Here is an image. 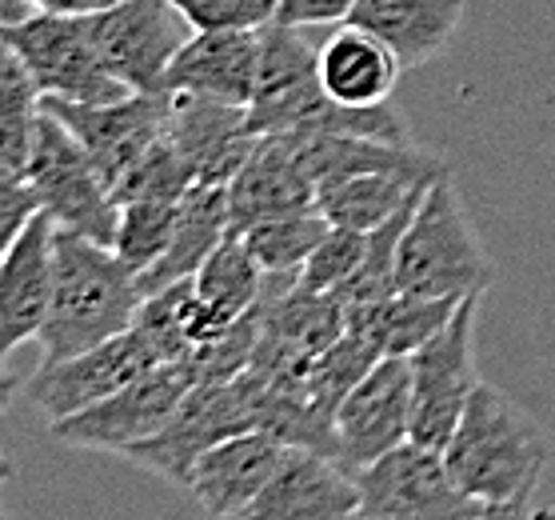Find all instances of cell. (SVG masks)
<instances>
[{"label":"cell","instance_id":"cell-1","mask_svg":"<svg viewBox=\"0 0 555 520\" xmlns=\"http://www.w3.org/2000/svg\"><path fill=\"white\" fill-rule=\"evenodd\" d=\"M144 305L140 272L116 256L113 244L56 229L52 308L40 329V365L80 356L137 325Z\"/></svg>","mask_w":555,"mask_h":520},{"label":"cell","instance_id":"cell-20","mask_svg":"<svg viewBox=\"0 0 555 520\" xmlns=\"http://www.w3.org/2000/svg\"><path fill=\"white\" fill-rule=\"evenodd\" d=\"M260 77V28L192 33L168 73V92L208 97L224 104H253Z\"/></svg>","mask_w":555,"mask_h":520},{"label":"cell","instance_id":"cell-30","mask_svg":"<svg viewBox=\"0 0 555 520\" xmlns=\"http://www.w3.org/2000/svg\"><path fill=\"white\" fill-rule=\"evenodd\" d=\"M420 196H424V192H420ZM416 204L420 201H412L404 213L391 216L388 225H379V229L367 232L364 261H360V268L352 272V280H348V284L336 292V296L344 301V308L376 305V301H388V296H396V292H400V284H396L400 241H404V229H408V220H412V208H416Z\"/></svg>","mask_w":555,"mask_h":520},{"label":"cell","instance_id":"cell-21","mask_svg":"<svg viewBox=\"0 0 555 520\" xmlns=\"http://www.w3.org/2000/svg\"><path fill=\"white\" fill-rule=\"evenodd\" d=\"M280 137H292L315 189L328 180L364 177V173H391V177L424 180V185L448 173L440 156L424 153L416 144H388V140L340 137V132H280Z\"/></svg>","mask_w":555,"mask_h":520},{"label":"cell","instance_id":"cell-13","mask_svg":"<svg viewBox=\"0 0 555 520\" xmlns=\"http://www.w3.org/2000/svg\"><path fill=\"white\" fill-rule=\"evenodd\" d=\"M52 116H61L92 165L101 168L104 180L116 189V180L149 153L156 140L168 137V116H172V92H128L125 101L108 104H68L44 101Z\"/></svg>","mask_w":555,"mask_h":520},{"label":"cell","instance_id":"cell-9","mask_svg":"<svg viewBox=\"0 0 555 520\" xmlns=\"http://www.w3.org/2000/svg\"><path fill=\"white\" fill-rule=\"evenodd\" d=\"M248 429H256V420L241 384H192L189 396L177 405V413L165 420V429L152 432L149 441L125 448L120 457L132 460L137 469L156 472L160 481L177 484V489H189L196 460L220 441Z\"/></svg>","mask_w":555,"mask_h":520},{"label":"cell","instance_id":"cell-5","mask_svg":"<svg viewBox=\"0 0 555 520\" xmlns=\"http://www.w3.org/2000/svg\"><path fill=\"white\" fill-rule=\"evenodd\" d=\"M0 40H9L16 56L28 64L44 101L108 104L128 97L92 40L89 16L33 13L21 25L0 28Z\"/></svg>","mask_w":555,"mask_h":520},{"label":"cell","instance_id":"cell-23","mask_svg":"<svg viewBox=\"0 0 555 520\" xmlns=\"http://www.w3.org/2000/svg\"><path fill=\"white\" fill-rule=\"evenodd\" d=\"M404 77V61L360 25H340L320 45V85L332 101L372 109L388 104Z\"/></svg>","mask_w":555,"mask_h":520},{"label":"cell","instance_id":"cell-32","mask_svg":"<svg viewBox=\"0 0 555 520\" xmlns=\"http://www.w3.org/2000/svg\"><path fill=\"white\" fill-rule=\"evenodd\" d=\"M180 225V201H128L116 220V256L137 272L152 268L168 253Z\"/></svg>","mask_w":555,"mask_h":520},{"label":"cell","instance_id":"cell-17","mask_svg":"<svg viewBox=\"0 0 555 520\" xmlns=\"http://www.w3.org/2000/svg\"><path fill=\"white\" fill-rule=\"evenodd\" d=\"M56 280V225L40 213L0 256V356L33 344L49 320Z\"/></svg>","mask_w":555,"mask_h":520},{"label":"cell","instance_id":"cell-38","mask_svg":"<svg viewBox=\"0 0 555 520\" xmlns=\"http://www.w3.org/2000/svg\"><path fill=\"white\" fill-rule=\"evenodd\" d=\"M360 0H280L276 4V21L296 28H312V25H344L348 16L356 13Z\"/></svg>","mask_w":555,"mask_h":520},{"label":"cell","instance_id":"cell-37","mask_svg":"<svg viewBox=\"0 0 555 520\" xmlns=\"http://www.w3.org/2000/svg\"><path fill=\"white\" fill-rule=\"evenodd\" d=\"M40 216V196L28 173L0 165V256L16 244V237Z\"/></svg>","mask_w":555,"mask_h":520},{"label":"cell","instance_id":"cell-36","mask_svg":"<svg viewBox=\"0 0 555 520\" xmlns=\"http://www.w3.org/2000/svg\"><path fill=\"white\" fill-rule=\"evenodd\" d=\"M192 33H220V28H264L276 16V0H168Z\"/></svg>","mask_w":555,"mask_h":520},{"label":"cell","instance_id":"cell-14","mask_svg":"<svg viewBox=\"0 0 555 520\" xmlns=\"http://www.w3.org/2000/svg\"><path fill=\"white\" fill-rule=\"evenodd\" d=\"M336 441L352 472L412 441V356H379L336 408Z\"/></svg>","mask_w":555,"mask_h":520},{"label":"cell","instance_id":"cell-12","mask_svg":"<svg viewBox=\"0 0 555 520\" xmlns=\"http://www.w3.org/2000/svg\"><path fill=\"white\" fill-rule=\"evenodd\" d=\"M156 365H165L160 353H156L149 337L132 325L128 332L96 344L89 353L56 360V365H40L37 377L25 384V393L52 424V420L73 417L80 408H89V405H96V401H104V396L120 393L125 384H132L137 377H144V372H152Z\"/></svg>","mask_w":555,"mask_h":520},{"label":"cell","instance_id":"cell-10","mask_svg":"<svg viewBox=\"0 0 555 520\" xmlns=\"http://www.w3.org/2000/svg\"><path fill=\"white\" fill-rule=\"evenodd\" d=\"M104 64L128 92H168V73L192 40V25L168 0H116L89 16Z\"/></svg>","mask_w":555,"mask_h":520},{"label":"cell","instance_id":"cell-7","mask_svg":"<svg viewBox=\"0 0 555 520\" xmlns=\"http://www.w3.org/2000/svg\"><path fill=\"white\" fill-rule=\"evenodd\" d=\"M360 481V517L376 520H472L488 505L467 496L455 484L440 448L404 441L384 453L367 469L356 472Z\"/></svg>","mask_w":555,"mask_h":520},{"label":"cell","instance_id":"cell-41","mask_svg":"<svg viewBox=\"0 0 555 520\" xmlns=\"http://www.w3.org/2000/svg\"><path fill=\"white\" fill-rule=\"evenodd\" d=\"M472 520H531V517H528V500H516V505H488Z\"/></svg>","mask_w":555,"mask_h":520},{"label":"cell","instance_id":"cell-35","mask_svg":"<svg viewBox=\"0 0 555 520\" xmlns=\"http://www.w3.org/2000/svg\"><path fill=\"white\" fill-rule=\"evenodd\" d=\"M364 241L367 232L336 229L332 225L328 237L315 244V253L304 261L300 280L315 292H340L352 280L356 268H360V261H364Z\"/></svg>","mask_w":555,"mask_h":520},{"label":"cell","instance_id":"cell-40","mask_svg":"<svg viewBox=\"0 0 555 520\" xmlns=\"http://www.w3.org/2000/svg\"><path fill=\"white\" fill-rule=\"evenodd\" d=\"M33 13H37L33 0H0V28L21 25V21H28Z\"/></svg>","mask_w":555,"mask_h":520},{"label":"cell","instance_id":"cell-24","mask_svg":"<svg viewBox=\"0 0 555 520\" xmlns=\"http://www.w3.org/2000/svg\"><path fill=\"white\" fill-rule=\"evenodd\" d=\"M232 232V213H228V185H192L180 201V225L177 237L168 244V253L152 268L140 272L144 296L192 280L201 265L216 253V244Z\"/></svg>","mask_w":555,"mask_h":520},{"label":"cell","instance_id":"cell-47","mask_svg":"<svg viewBox=\"0 0 555 520\" xmlns=\"http://www.w3.org/2000/svg\"><path fill=\"white\" fill-rule=\"evenodd\" d=\"M276 4H280V0H276Z\"/></svg>","mask_w":555,"mask_h":520},{"label":"cell","instance_id":"cell-16","mask_svg":"<svg viewBox=\"0 0 555 520\" xmlns=\"http://www.w3.org/2000/svg\"><path fill=\"white\" fill-rule=\"evenodd\" d=\"M168 140L184 156V165H189L196 185H232V177L253 156L260 137L253 132V121H248L244 104L172 92Z\"/></svg>","mask_w":555,"mask_h":520},{"label":"cell","instance_id":"cell-11","mask_svg":"<svg viewBox=\"0 0 555 520\" xmlns=\"http://www.w3.org/2000/svg\"><path fill=\"white\" fill-rule=\"evenodd\" d=\"M328 92L320 85V49L308 45L304 28L268 21L260 28V77H256L248 121L256 137L304 132L328 109Z\"/></svg>","mask_w":555,"mask_h":520},{"label":"cell","instance_id":"cell-45","mask_svg":"<svg viewBox=\"0 0 555 520\" xmlns=\"http://www.w3.org/2000/svg\"><path fill=\"white\" fill-rule=\"evenodd\" d=\"M0 520H9V517H4V512H0Z\"/></svg>","mask_w":555,"mask_h":520},{"label":"cell","instance_id":"cell-27","mask_svg":"<svg viewBox=\"0 0 555 520\" xmlns=\"http://www.w3.org/2000/svg\"><path fill=\"white\" fill-rule=\"evenodd\" d=\"M40 113H44V92L37 89L13 45L0 40V165L28 173Z\"/></svg>","mask_w":555,"mask_h":520},{"label":"cell","instance_id":"cell-19","mask_svg":"<svg viewBox=\"0 0 555 520\" xmlns=\"http://www.w3.org/2000/svg\"><path fill=\"white\" fill-rule=\"evenodd\" d=\"M315 208V180L308 177L292 137H260L253 156L228 185V213H232V232H244L272 220Z\"/></svg>","mask_w":555,"mask_h":520},{"label":"cell","instance_id":"cell-26","mask_svg":"<svg viewBox=\"0 0 555 520\" xmlns=\"http://www.w3.org/2000/svg\"><path fill=\"white\" fill-rule=\"evenodd\" d=\"M424 189H428L424 180L391 177V173H364V177H344L320 185L315 189V208L336 229L372 232L379 225H388L396 213H404L412 201H420Z\"/></svg>","mask_w":555,"mask_h":520},{"label":"cell","instance_id":"cell-39","mask_svg":"<svg viewBox=\"0 0 555 520\" xmlns=\"http://www.w3.org/2000/svg\"><path fill=\"white\" fill-rule=\"evenodd\" d=\"M116 0H33L37 13H56V16H92L113 9Z\"/></svg>","mask_w":555,"mask_h":520},{"label":"cell","instance_id":"cell-6","mask_svg":"<svg viewBox=\"0 0 555 520\" xmlns=\"http://www.w3.org/2000/svg\"><path fill=\"white\" fill-rule=\"evenodd\" d=\"M480 296L472 292L460 301L452 320L412 353V441L440 448L452 441L472 393L480 389L476 372V313Z\"/></svg>","mask_w":555,"mask_h":520},{"label":"cell","instance_id":"cell-2","mask_svg":"<svg viewBox=\"0 0 555 520\" xmlns=\"http://www.w3.org/2000/svg\"><path fill=\"white\" fill-rule=\"evenodd\" d=\"M443 460L455 484L480 505H516L535 493L552 444L512 396L480 381L452 441L443 444Z\"/></svg>","mask_w":555,"mask_h":520},{"label":"cell","instance_id":"cell-8","mask_svg":"<svg viewBox=\"0 0 555 520\" xmlns=\"http://www.w3.org/2000/svg\"><path fill=\"white\" fill-rule=\"evenodd\" d=\"M196 384L192 368L184 360L156 365L152 372L125 384L120 393L104 396L96 405L80 408L73 417L52 420V436L68 448H89V453H125L132 444L149 441L152 432L165 429V420L177 413V405Z\"/></svg>","mask_w":555,"mask_h":520},{"label":"cell","instance_id":"cell-4","mask_svg":"<svg viewBox=\"0 0 555 520\" xmlns=\"http://www.w3.org/2000/svg\"><path fill=\"white\" fill-rule=\"evenodd\" d=\"M28 180L40 196V213L49 216L56 229L89 237L96 244L116 241L120 204L113 196V185L92 165V156L68 132V125L49 109L40 113L37 144L28 156Z\"/></svg>","mask_w":555,"mask_h":520},{"label":"cell","instance_id":"cell-3","mask_svg":"<svg viewBox=\"0 0 555 520\" xmlns=\"http://www.w3.org/2000/svg\"><path fill=\"white\" fill-rule=\"evenodd\" d=\"M396 284L412 296H472L495 284V265L464 208L455 180H431L400 241Z\"/></svg>","mask_w":555,"mask_h":520},{"label":"cell","instance_id":"cell-34","mask_svg":"<svg viewBox=\"0 0 555 520\" xmlns=\"http://www.w3.org/2000/svg\"><path fill=\"white\" fill-rule=\"evenodd\" d=\"M256 341H260V313H244L241 320H232L216 341L196 344L184 365L192 368L196 384H224L236 381L244 368L253 365Z\"/></svg>","mask_w":555,"mask_h":520},{"label":"cell","instance_id":"cell-46","mask_svg":"<svg viewBox=\"0 0 555 520\" xmlns=\"http://www.w3.org/2000/svg\"><path fill=\"white\" fill-rule=\"evenodd\" d=\"M0 365H4V356H0Z\"/></svg>","mask_w":555,"mask_h":520},{"label":"cell","instance_id":"cell-22","mask_svg":"<svg viewBox=\"0 0 555 520\" xmlns=\"http://www.w3.org/2000/svg\"><path fill=\"white\" fill-rule=\"evenodd\" d=\"M467 13V0H360L344 25H360L388 45L404 68L436 61Z\"/></svg>","mask_w":555,"mask_h":520},{"label":"cell","instance_id":"cell-29","mask_svg":"<svg viewBox=\"0 0 555 520\" xmlns=\"http://www.w3.org/2000/svg\"><path fill=\"white\" fill-rule=\"evenodd\" d=\"M328 229L332 225L320 208H304V213L260 220L253 229H244L241 237L264 272H296L315 253V244L328 237Z\"/></svg>","mask_w":555,"mask_h":520},{"label":"cell","instance_id":"cell-28","mask_svg":"<svg viewBox=\"0 0 555 520\" xmlns=\"http://www.w3.org/2000/svg\"><path fill=\"white\" fill-rule=\"evenodd\" d=\"M201 301L228 320H241L244 313H253L264 289V268L256 265L253 249L244 244L241 232H228L224 241L216 244V253L201 265V272L192 277Z\"/></svg>","mask_w":555,"mask_h":520},{"label":"cell","instance_id":"cell-44","mask_svg":"<svg viewBox=\"0 0 555 520\" xmlns=\"http://www.w3.org/2000/svg\"><path fill=\"white\" fill-rule=\"evenodd\" d=\"M356 520H376V517H356Z\"/></svg>","mask_w":555,"mask_h":520},{"label":"cell","instance_id":"cell-18","mask_svg":"<svg viewBox=\"0 0 555 520\" xmlns=\"http://www.w3.org/2000/svg\"><path fill=\"white\" fill-rule=\"evenodd\" d=\"M288 444L264 429H248L208 448L189 477L184 493L212 520H236L272 481Z\"/></svg>","mask_w":555,"mask_h":520},{"label":"cell","instance_id":"cell-25","mask_svg":"<svg viewBox=\"0 0 555 520\" xmlns=\"http://www.w3.org/2000/svg\"><path fill=\"white\" fill-rule=\"evenodd\" d=\"M464 296H412L396 292L376 305L348 308V329L367 337L379 356H412L452 320Z\"/></svg>","mask_w":555,"mask_h":520},{"label":"cell","instance_id":"cell-42","mask_svg":"<svg viewBox=\"0 0 555 520\" xmlns=\"http://www.w3.org/2000/svg\"><path fill=\"white\" fill-rule=\"evenodd\" d=\"M16 393H21V381H16V377L9 372V368L0 365V413H4V408L13 405Z\"/></svg>","mask_w":555,"mask_h":520},{"label":"cell","instance_id":"cell-33","mask_svg":"<svg viewBox=\"0 0 555 520\" xmlns=\"http://www.w3.org/2000/svg\"><path fill=\"white\" fill-rule=\"evenodd\" d=\"M196 180H192L189 165H184V156L177 153V144L172 140H156L149 153L140 156L137 165L128 168L125 177L116 180V204H128V201H184V192L192 189Z\"/></svg>","mask_w":555,"mask_h":520},{"label":"cell","instance_id":"cell-43","mask_svg":"<svg viewBox=\"0 0 555 520\" xmlns=\"http://www.w3.org/2000/svg\"><path fill=\"white\" fill-rule=\"evenodd\" d=\"M4 484H9V457H4V444H0V493H4Z\"/></svg>","mask_w":555,"mask_h":520},{"label":"cell","instance_id":"cell-31","mask_svg":"<svg viewBox=\"0 0 555 520\" xmlns=\"http://www.w3.org/2000/svg\"><path fill=\"white\" fill-rule=\"evenodd\" d=\"M376 360H379L376 344L367 341V337H360V332L348 329L340 341H332L324 353L312 356L308 377H304V389H308V396H312L320 408L336 413L344 396L352 393L356 384L364 381L367 372L376 368Z\"/></svg>","mask_w":555,"mask_h":520},{"label":"cell","instance_id":"cell-15","mask_svg":"<svg viewBox=\"0 0 555 520\" xmlns=\"http://www.w3.org/2000/svg\"><path fill=\"white\" fill-rule=\"evenodd\" d=\"M360 481L340 460L308 448H284L272 481L236 520H356Z\"/></svg>","mask_w":555,"mask_h":520}]
</instances>
